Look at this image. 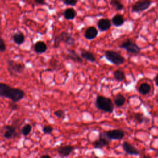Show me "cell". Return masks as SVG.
<instances>
[{"label":"cell","instance_id":"7a4b0ae2","mask_svg":"<svg viewBox=\"0 0 158 158\" xmlns=\"http://www.w3.org/2000/svg\"><path fill=\"white\" fill-rule=\"evenodd\" d=\"M96 107L102 111L111 113L114 110V104L112 100L103 96H98L95 101Z\"/></svg>","mask_w":158,"mask_h":158},{"label":"cell","instance_id":"ba28073f","mask_svg":"<svg viewBox=\"0 0 158 158\" xmlns=\"http://www.w3.org/2000/svg\"><path fill=\"white\" fill-rule=\"evenodd\" d=\"M104 136L109 139H121L125 136V132L120 129L112 130L103 133Z\"/></svg>","mask_w":158,"mask_h":158},{"label":"cell","instance_id":"52a82bcc","mask_svg":"<svg viewBox=\"0 0 158 158\" xmlns=\"http://www.w3.org/2000/svg\"><path fill=\"white\" fill-rule=\"evenodd\" d=\"M152 4V1L144 0L136 2L132 6L131 10L134 12H140L148 9Z\"/></svg>","mask_w":158,"mask_h":158},{"label":"cell","instance_id":"44dd1931","mask_svg":"<svg viewBox=\"0 0 158 158\" xmlns=\"http://www.w3.org/2000/svg\"><path fill=\"white\" fill-rule=\"evenodd\" d=\"M125 101H126V99H125V96L123 95H122L121 93L117 94L115 96L114 100V104L118 107H122V106H123L124 104L125 103Z\"/></svg>","mask_w":158,"mask_h":158},{"label":"cell","instance_id":"4316f807","mask_svg":"<svg viewBox=\"0 0 158 158\" xmlns=\"http://www.w3.org/2000/svg\"><path fill=\"white\" fill-rule=\"evenodd\" d=\"M54 115L55 116H56L57 117L59 118H64L65 117V112L63 110L59 109V110H57L54 112Z\"/></svg>","mask_w":158,"mask_h":158},{"label":"cell","instance_id":"f1b7e54d","mask_svg":"<svg viewBox=\"0 0 158 158\" xmlns=\"http://www.w3.org/2000/svg\"><path fill=\"white\" fill-rule=\"evenodd\" d=\"M6 50V45L4 40L0 36V52H3Z\"/></svg>","mask_w":158,"mask_h":158},{"label":"cell","instance_id":"d6a6232c","mask_svg":"<svg viewBox=\"0 0 158 158\" xmlns=\"http://www.w3.org/2000/svg\"><path fill=\"white\" fill-rule=\"evenodd\" d=\"M154 81L156 83V85L157 86H158V75L156 76V77L154 78Z\"/></svg>","mask_w":158,"mask_h":158},{"label":"cell","instance_id":"e575fe53","mask_svg":"<svg viewBox=\"0 0 158 158\" xmlns=\"http://www.w3.org/2000/svg\"><path fill=\"white\" fill-rule=\"evenodd\" d=\"M143 158H151V157L150 156H143Z\"/></svg>","mask_w":158,"mask_h":158},{"label":"cell","instance_id":"cb8c5ba5","mask_svg":"<svg viewBox=\"0 0 158 158\" xmlns=\"http://www.w3.org/2000/svg\"><path fill=\"white\" fill-rule=\"evenodd\" d=\"M113 75H114L115 80L118 81H122L124 80V79L125 78V75L124 72L120 70H115L113 73Z\"/></svg>","mask_w":158,"mask_h":158},{"label":"cell","instance_id":"6da1fadb","mask_svg":"<svg viewBox=\"0 0 158 158\" xmlns=\"http://www.w3.org/2000/svg\"><path fill=\"white\" fill-rule=\"evenodd\" d=\"M25 92L19 88H13L4 83H0V97L10 99L16 102L23 98Z\"/></svg>","mask_w":158,"mask_h":158},{"label":"cell","instance_id":"3957f363","mask_svg":"<svg viewBox=\"0 0 158 158\" xmlns=\"http://www.w3.org/2000/svg\"><path fill=\"white\" fill-rule=\"evenodd\" d=\"M7 63V71L12 76H17L23 72L25 65L22 63L17 62L13 60L8 59Z\"/></svg>","mask_w":158,"mask_h":158},{"label":"cell","instance_id":"d6986e66","mask_svg":"<svg viewBox=\"0 0 158 158\" xmlns=\"http://www.w3.org/2000/svg\"><path fill=\"white\" fill-rule=\"evenodd\" d=\"M63 15L65 19L73 20L77 15V12L74 9H73L72 7H69V8L66 9L64 10Z\"/></svg>","mask_w":158,"mask_h":158},{"label":"cell","instance_id":"8992f818","mask_svg":"<svg viewBox=\"0 0 158 158\" xmlns=\"http://www.w3.org/2000/svg\"><path fill=\"white\" fill-rule=\"evenodd\" d=\"M122 48L126 50L128 52L131 54H139L141 51V48L134 42L130 40L123 41L120 46Z\"/></svg>","mask_w":158,"mask_h":158},{"label":"cell","instance_id":"d4e9b609","mask_svg":"<svg viewBox=\"0 0 158 158\" xmlns=\"http://www.w3.org/2000/svg\"><path fill=\"white\" fill-rule=\"evenodd\" d=\"M110 4L117 10H121L124 8L123 4L120 1H117V0H112V1H110Z\"/></svg>","mask_w":158,"mask_h":158},{"label":"cell","instance_id":"f546056e","mask_svg":"<svg viewBox=\"0 0 158 158\" xmlns=\"http://www.w3.org/2000/svg\"><path fill=\"white\" fill-rule=\"evenodd\" d=\"M64 2V4H65V5H69V6H74L76 5V4L77 3V1L75 0H64L62 1Z\"/></svg>","mask_w":158,"mask_h":158},{"label":"cell","instance_id":"836d02e7","mask_svg":"<svg viewBox=\"0 0 158 158\" xmlns=\"http://www.w3.org/2000/svg\"><path fill=\"white\" fill-rule=\"evenodd\" d=\"M40 158H51L50 156L48 155V154H44V155H43L41 156Z\"/></svg>","mask_w":158,"mask_h":158},{"label":"cell","instance_id":"2e32d148","mask_svg":"<svg viewBox=\"0 0 158 158\" xmlns=\"http://www.w3.org/2000/svg\"><path fill=\"white\" fill-rule=\"evenodd\" d=\"M47 49L48 46L44 41H37L34 45V51L38 54H43L45 52Z\"/></svg>","mask_w":158,"mask_h":158},{"label":"cell","instance_id":"ffe728a7","mask_svg":"<svg viewBox=\"0 0 158 158\" xmlns=\"http://www.w3.org/2000/svg\"><path fill=\"white\" fill-rule=\"evenodd\" d=\"M13 41L17 45L22 44L25 41L24 35L20 31H18V32L15 33L13 35Z\"/></svg>","mask_w":158,"mask_h":158},{"label":"cell","instance_id":"603a6c76","mask_svg":"<svg viewBox=\"0 0 158 158\" xmlns=\"http://www.w3.org/2000/svg\"><path fill=\"white\" fill-rule=\"evenodd\" d=\"M151 90V86L149 84L143 83H141L138 87V91L143 95L148 94Z\"/></svg>","mask_w":158,"mask_h":158},{"label":"cell","instance_id":"83f0119b","mask_svg":"<svg viewBox=\"0 0 158 158\" xmlns=\"http://www.w3.org/2000/svg\"><path fill=\"white\" fill-rule=\"evenodd\" d=\"M53 128L51 125H45L43 128V131L44 134H50L52 132Z\"/></svg>","mask_w":158,"mask_h":158},{"label":"cell","instance_id":"7c38bea8","mask_svg":"<svg viewBox=\"0 0 158 158\" xmlns=\"http://www.w3.org/2000/svg\"><path fill=\"white\" fill-rule=\"evenodd\" d=\"M122 148L127 154L138 155L139 154V151L135 146L127 141H124L123 143Z\"/></svg>","mask_w":158,"mask_h":158},{"label":"cell","instance_id":"e0dca14e","mask_svg":"<svg viewBox=\"0 0 158 158\" xmlns=\"http://www.w3.org/2000/svg\"><path fill=\"white\" fill-rule=\"evenodd\" d=\"M80 56L81 57V58L88 60L89 62H94L96 60V56H94V54L93 53H92L90 51H88L87 50L85 49H82L81 51V53H80Z\"/></svg>","mask_w":158,"mask_h":158},{"label":"cell","instance_id":"4dcf8cb0","mask_svg":"<svg viewBox=\"0 0 158 158\" xmlns=\"http://www.w3.org/2000/svg\"><path fill=\"white\" fill-rule=\"evenodd\" d=\"M9 107L11 109V110H17L18 109V105L15 102H14L9 103Z\"/></svg>","mask_w":158,"mask_h":158},{"label":"cell","instance_id":"9c48e42d","mask_svg":"<svg viewBox=\"0 0 158 158\" xmlns=\"http://www.w3.org/2000/svg\"><path fill=\"white\" fill-rule=\"evenodd\" d=\"M3 128L5 130L3 134V136L5 138L10 139L12 138H14L17 136L16 129L14 126L7 125H5Z\"/></svg>","mask_w":158,"mask_h":158},{"label":"cell","instance_id":"5bb4252c","mask_svg":"<svg viewBox=\"0 0 158 158\" xmlns=\"http://www.w3.org/2000/svg\"><path fill=\"white\" fill-rule=\"evenodd\" d=\"M74 147L70 145H65V146H59L57 151L59 153V155L63 157H67L69 156L73 151Z\"/></svg>","mask_w":158,"mask_h":158},{"label":"cell","instance_id":"5b68a950","mask_svg":"<svg viewBox=\"0 0 158 158\" xmlns=\"http://www.w3.org/2000/svg\"><path fill=\"white\" fill-rule=\"evenodd\" d=\"M104 56L107 60L115 65H122L125 62V59L120 54L115 51L107 50L105 51Z\"/></svg>","mask_w":158,"mask_h":158},{"label":"cell","instance_id":"7402d4cb","mask_svg":"<svg viewBox=\"0 0 158 158\" xmlns=\"http://www.w3.org/2000/svg\"><path fill=\"white\" fill-rule=\"evenodd\" d=\"M131 117L138 123H142L143 122L146 121V119L147 118L146 117H144V115L142 113H139V112L133 113L131 115Z\"/></svg>","mask_w":158,"mask_h":158},{"label":"cell","instance_id":"9a60e30c","mask_svg":"<svg viewBox=\"0 0 158 158\" xmlns=\"http://www.w3.org/2000/svg\"><path fill=\"white\" fill-rule=\"evenodd\" d=\"M98 33V31L95 27H89L86 30L84 35L87 40H91L94 39L97 36Z\"/></svg>","mask_w":158,"mask_h":158},{"label":"cell","instance_id":"484cf974","mask_svg":"<svg viewBox=\"0 0 158 158\" xmlns=\"http://www.w3.org/2000/svg\"><path fill=\"white\" fill-rule=\"evenodd\" d=\"M31 129H32V127H31V125L30 124H28V123L25 124V125L22 128V129H21V133H22V134L23 136H28V135L30 133V132H31Z\"/></svg>","mask_w":158,"mask_h":158},{"label":"cell","instance_id":"8fae6325","mask_svg":"<svg viewBox=\"0 0 158 158\" xmlns=\"http://www.w3.org/2000/svg\"><path fill=\"white\" fill-rule=\"evenodd\" d=\"M65 58L67 60H71L76 63L81 64L83 62L82 58L73 49H69L67 50V54Z\"/></svg>","mask_w":158,"mask_h":158},{"label":"cell","instance_id":"d590c367","mask_svg":"<svg viewBox=\"0 0 158 158\" xmlns=\"http://www.w3.org/2000/svg\"><path fill=\"white\" fill-rule=\"evenodd\" d=\"M157 156L158 157V152H157Z\"/></svg>","mask_w":158,"mask_h":158},{"label":"cell","instance_id":"4fadbf2b","mask_svg":"<svg viewBox=\"0 0 158 158\" xmlns=\"http://www.w3.org/2000/svg\"><path fill=\"white\" fill-rule=\"evenodd\" d=\"M97 26L98 28L100 30V31H105L110 28L111 22L108 19L102 18L98 20L97 23Z\"/></svg>","mask_w":158,"mask_h":158},{"label":"cell","instance_id":"1f68e13d","mask_svg":"<svg viewBox=\"0 0 158 158\" xmlns=\"http://www.w3.org/2000/svg\"><path fill=\"white\" fill-rule=\"evenodd\" d=\"M34 2L37 4H40V5H43L45 4L46 2L45 1H44L43 0H35Z\"/></svg>","mask_w":158,"mask_h":158},{"label":"cell","instance_id":"ac0fdd59","mask_svg":"<svg viewBox=\"0 0 158 158\" xmlns=\"http://www.w3.org/2000/svg\"><path fill=\"white\" fill-rule=\"evenodd\" d=\"M112 23L115 27H120L123 25L125 22V19L123 16L120 14H117L115 15L112 19Z\"/></svg>","mask_w":158,"mask_h":158},{"label":"cell","instance_id":"30bf717a","mask_svg":"<svg viewBox=\"0 0 158 158\" xmlns=\"http://www.w3.org/2000/svg\"><path fill=\"white\" fill-rule=\"evenodd\" d=\"M109 144V139H107L104 135L102 133L100 134L99 136V138L97 140H96L94 143H93V146L95 148H102L104 147H106L107 146H108Z\"/></svg>","mask_w":158,"mask_h":158},{"label":"cell","instance_id":"277c9868","mask_svg":"<svg viewBox=\"0 0 158 158\" xmlns=\"http://www.w3.org/2000/svg\"><path fill=\"white\" fill-rule=\"evenodd\" d=\"M62 42L68 45H73L75 44V41L70 33L66 31H63L55 37L54 41V47L55 48H58L60 43Z\"/></svg>","mask_w":158,"mask_h":158}]
</instances>
